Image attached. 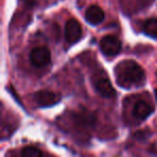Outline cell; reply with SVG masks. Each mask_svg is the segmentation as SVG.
I'll return each instance as SVG.
<instances>
[{"mask_svg":"<svg viewBox=\"0 0 157 157\" xmlns=\"http://www.w3.org/2000/svg\"><path fill=\"white\" fill-rule=\"evenodd\" d=\"M21 155L23 157H39L42 156L43 153L39 150V148L35 147V146H26L22 150Z\"/></svg>","mask_w":157,"mask_h":157,"instance_id":"30bf717a","label":"cell"},{"mask_svg":"<svg viewBox=\"0 0 157 157\" xmlns=\"http://www.w3.org/2000/svg\"><path fill=\"white\" fill-rule=\"evenodd\" d=\"M30 61L36 67H44L51 63V52L48 48L39 46L31 51Z\"/></svg>","mask_w":157,"mask_h":157,"instance_id":"277c9868","label":"cell"},{"mask_svg":"<svg viewBox=\"0 0 157 157\" xmlns=\"http://www.w3.org/2000/svg\"><path fill=\"white\" fill-rule=\"evenodd\" d=\"M116 83L123 88L139 85L144 80V70L133 60H123L114 69Z\"/></svg>","mask_w":157,"mask_h":157,"instance_id":"6da1fadb","label":"cell"},{"mask_svg":"<svg viewBox=\"0 0 157 157\" xmlns=\"http://www.w3.org/2000/svg\"><path fill=\"white\" fill-rule=\"evenodd\" d=\"M100 50L105 56H116L122 50V42L115 36L108 35L100 41Z\"/></svg>","mask_w":157,"mask_h":157,"instance_id":"3957f363","label":"cell"},{"mask_svg":"<svg viewBox=\"0 0 157 157\" xmlns=\"http://www.w3.org/2000/svg\"><path fill=\"white\" fill-rule=\"evenodd\" d=\"M143 31L153 38L157 37V18H148L143 24Z\"/></svg>","mask_w":157,"mask_h":157,"instance_id":"9c48e42d","label":"cell"},{"mask_svg":"<svg viewBox=\"0 0 157 157\" xmlns=\"http://www.w3.org/2000/svg\"><path fill=\"white\" fill-rule=\"evenodd\" d=\"M153 112V108L150 103H147L146 101H138L132 109V114L138 120H145L151 115V113Z\"/></svg>","mask_w":157,"mask_h":157,"instance_id":"ba28073f","label":"cell"},{"mask_svg":"<svg viewBox=\"0 0 157 157\" xmlns=\"http://www.w3.org/2000/svg\"><path fill=\"white\" fill-rule=\"evenodd\" d=\"M154 94H155V97H156V101H157V90H154Z\"/></svg>","mask_w":157,"mask_h":157,"instance_id":"7c38bea8","label":"cell"},{"mask_svg":"<svg viewBox=\"0 0 157 157\" xmlns=\"http://www.w3.org/2000/svg\"><path fill=\"white\" fill-rule=\"evenodd\" d=\"M156 76H157V72H156Z\"/></svg>","mask_w":157,"mask_h":157,"instance_id":"4fadbf2b","label":"cell"},{"mask_svg":"<svg viewBox=\"0 0 157 157\" xmlns=\"http://www.w3.org/2000/svg\"><path fill=\"white\" fill-rule=\"evenodd\" d=\"M23 2L29 7H33L36 5V0H23Z\"/></svg>","mask_w":157,"mask_h":157,"instance_id":"8fae6325","label":"cell"},{"mask_svg":"<svg viewBox=\"0 0 157 157\" xmlns=\"http://www.w3.org/2000/svg\"><path fill=\"white\" fill-rule=\"evenodd\" d=\"M105 18V12L99 6L93 5L87 8L85 12V20L90 25H98Z\"/></svg>","mask_w":157,"mask_h":157,"instance_id":"52a82bcc","label":"cell"},{"mask_svg":"<svg viewBox=\"0 0 157 157\" xmlns=\"http://www.w3.org/2000/svg\"><path fill=\"white\" fill-rule=\"evenodd\" d=\"M93 85L97 93L105 98H112L115 96V90L112 86L105 70L96 72L92 78Z\"/></svg>","mask_w":157,"mask_h":157,"instance_id":"7a4b0ae2","label":"cell"},{"mask_svg":"<svg viewBox=\"0 0 157 157\" xmlns=\"http://www.w3.org/2000/svg\"><path fill=\"white\" fill-rule=\"evenodd\" d=\"M65 36H66V40H67L70 44H73V43H75V42H78L82 37L81 24L76 20H74V18L69 20L66 23Z\"/></svg>","mask_w":157,"mask_h":157,"instance_id":"8992f818","label":"cell"},{"mask_svg":"<svg viewBox=\"0 0 157 157\" xmlns=\"http://www.w3.org/2000/svg\"><path fill=\"white\" fill-rule=\"evenodd\" d=\"M33 100L40 107H52L59 102L60 97L58 94L51 90H39L33 94Z\"/></svg>","mask_w":157,"mask_h":157,"instance_id":"5b68a950","label":"cell"}]
</instances>
